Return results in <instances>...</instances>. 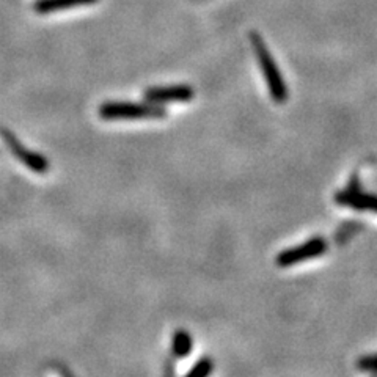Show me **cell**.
Instances as JSON below:
<instances>
[{
	"instance_id": "1",
	"label": "cell",
	"mask_w": 377,
	"mask_h": 377,
	"mask_svg": "<svg viewBox=\"0 0 377 377\" xmlns=\"http://www.w3.org/2000/svg\"><path fill=\"white\" fill-rule=\"evenodd\" d=\"M250 41H252L253 49H255L258 65H259V68H261L266 82H268L270 98L277 104L286 102V100H288L286 84L282 77V72H280V70H278L275 60L272 59L268 45H266L264 40L256 32L250 33Z\"/></svg>"
},
{
	"instance_id": "2",
	"label": "cell",
	"mask_w": 377,
	"mask_h": 377,
	"mask_svg": "<svg viewBox=\"0 0 377 377\" xmlns=\"http://www.w3.org/2000/svg\"><path fill=\"white\" fill-rule=\"evenodd\" d=\"M102 120H160L167 116V110L159 104L134 102H106L100 107Z\"/></svg>"
},
{
	"instance_id": "3",
	"label": "cell",
	"mask_w": 377,
	"mask_h": 377,
	"mask_svg": "<svg viewBox=\"0 0 377 377\" xmlns=\"http://www.w3.org/2000/svg\"><path fill=\"white\" fill-rule=\"evenodd\" d=\"M325 250H327V243L324 240V238L316 236V238H311L310 240H307V243L304 244L291 247V249H286L282 253H278L275 261L280 268H291V266L307 261V259H313V258L324 255Z\"/></svg>"
},
{
	"instance_id": "4",
	"label": "cell",
	"mask_w": 377,
	"mask_h": 377,
	"mask_svg": "<svg viewBox=\"0 0 377 377\" xmlns=\"http://www.w3.org/2000/svg\"><path fill=\"white\" fill-rule=\"evenodd\" d=\"M2 135H3L5 144H7V146L10 148V151L13 153L15 156L27 167V169H30L35 173H40V175L49 171V162H47L46 157H43L41 154H36V153H32L30 150H27V148L24 146L11 132L2 131Z\"/></svg>"
},
{
	"instance_id": "5",
	"label": "cell",
	"mask_w": 377,
	"mask_h": 377,
	"mask_svg": "<svg viewBox=\"0 0 377 377\" xmlns=\"http://www.w3.org/2000/svg\"><path fill=\"white\" fill-rule=\"evenodd\" d=\"M195 96V91L189 85H171V86H154L145 91V101L153 104L164 102H189Z\"/></svg>"
},
{
	"instance_id": "6",
	"label": "cell",
	"mask_w": 377,
	"mask_h": 377,
	"mask_svg": "<svg viewBox=\"0 0 377 377\" xmlns=\"http://www.w3.org/2000/svg\"><path fill=\"white\" fill-rule=\"evenodd\" d=\"M338 205L355 209V211H371L377 214V195L360 192L355 189H346L335 195Z\"/></svg>"
},
{
	"instance_id": "7",
	"label": "cell",
	"mask_w": 377,
	"mask_h": 377,
	"mask_svg": "<svg viewBox=\"0 0 377 377\" xmlns=\"http://www.w3.org/2000/svg\"><path fill=\"white\" fill-rule=\"evenodd\" d=\"M98 0H36L33 8L36 13L49 15L54 11L68 10L74 7H84V5H93Z\"/></svg>"
},
{
	"instance_id": "8",
	"label": "cell",
	"mask_w": 377,
	"mask_h": 377,
	"mask_svg": "<svg viewBox=\"0 0 377 377\" xmlns=\"http://www.w3.org/2000/svg\"><path fill=\"white\" fill-rule=\"evenodd\" d=\"M192 351V337L189 335L187 332L179 330L173 335V343H171V352L175 357H187Z\"/></svg>"
},
{
	"instance_id": "9",
	"label": "cell",
	"mask_w": 377,
	"mask_h": 377,
	"mask_svg": "<svg viewBox=\"0 0 377 377\" xmlns=\"http://www.w3.org/2000/svg\"><path fill=\"white\" fill-rule=\"evenodd\" d=\"M213 371V362L209 358H201V360L197 362L194 364V368L189 371L187 377H206L208 374H211Z\"/></svg>"
},
{
	"instance_id": "10",
	"label": "cell",
	"mask_w": 377,
	"mask_h": 377,
	"mask_svg": "<svg viewBox=\"0 0 377 377\" xmlns=\"http://www.w3.org/2000/svg\"><path fill=\"white\" fill-rule=\"evenodd\" d=\"M358 368L363 371H373V373H377V355L360 358V360H358Z\"/></svg>"
}]
</instances>
